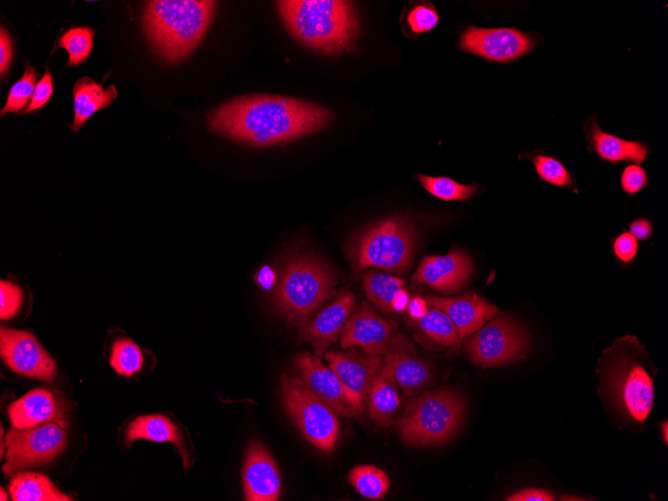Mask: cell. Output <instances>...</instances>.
<instances>
[{"label":"cell","mask_w":668,"mask_h":501,"mask_svg":"<svg viewBox=\"0 0 668 501\" xmlns=\"http://www.w3.org/2000/svg\"><path fill=\"white\" fill-rule=\"evenodd\" d=\"M332 113L290 97L251 95L228 101L208 116V126L235 141L260 147L281 144L325 128Z\"/></svg>","instance_id":"cell-1"},{"label":"cell","mask_w":668,"mask_h":501,"mask_svg":"<svg viewBox=\"0 0 668 501\" xmlns=\"http://www.w3.org/2000/svg\"><path fill=\"white\" fill-rule=\"evenodd\" d=\"M278 13L289 32L303 45L336 54L351 49L359 32L354 6L339 0L278 1Z\"/></svg>","instance_id":"cell-2"},{"label":"cell","mask_w":668,"mask_h":501,"mask_svg":"<svg viewBox=\"0 0 668 501\" xmlns=\"http://www.w3.org/2000/svg\"><path fill=\"white\" fill-rule=\"evenodd\" d=\"M647 352L632 336L619 338L599 360L608 397L624 418L643 424L654 403Z\"/></svg>","instance_id":"cell-3"},{"label":"cell","mask_w":668,"mask_h":501,"mask_svg":"<svg viewBox=\"0 0 668 501\" xmlns=\"http://www.w3.org/2000/svg\"><path fill=\"white\" fill-rule=\"evenodd\" d=\"M215 6L214 1L202 0L147 2L143 24L154 50L170 63L185 59L206 34Z\"/></svg>","instance_id":"cell-4"},{"label":"cell","mask_w":668,"mask_h":501,"mask_svg":"<svg viewBox=\"0 0 668 501\" xmlns=\"http://www.w3.org/2000/svg\"><path fill=\"white\" fill-rule=\"evenodd\" d=\"M463 416L464 402L460 394L444 388L410 400L394 425L406 444L433 446L447 442L459 429Z\"/></svg>","instance_id":"cell-5"},{"label":"cell","mask_w":668,"mask_h":501,"mask_svg":"<svg viewBox=\"0 0 668 501\" xmlns=\"http://www.w3.org/2000/svg\"><path fill=\"white\" fill-rule=\"evenodd\" d=\"M334 285L333 273L322 260L298 256L285 266L274 301L288 321L299 326L333 295Z\"/></svg>","instance_id":"cell-6"},{"label":"cell","mask_w":668,"mask_h":501,"mask_svg":"<svg viewBox=\"0 0 668 501\" xmlns=\"http://www.w3.org/2000/svg\"><path fill=\"white\" fill-rule=\"evenodd\" d=\"M416 233L401 217H390L363 232L352 244L351 260L356 270L379 267L405 271L414 254Z\"/></svg>","instance_id":"cell-7"},{"label":"cell","mask_w":668,"mask_h":501,"mask_svg":"<svg viewBox=\"0 0 668 501\" xmlns=\"http://www.w3.org/2000/svg\"><path fill=\"white\" fill-rule=\"evenodd\" d=\"M280 391L287 414L305 439L331 453L339 433L337 413L300 378L283 375Z\"/></svg>","instance_id":"cell-8"},{"label":"cell","mask_w":668,"mask_h":501,"mask_svg":"<svg viewBox=\"0 0 668 501\" xmlns=\"http://www.w3.org/2000/svg\"><path fill=\"white\" fill-rule=\"evenodd\" d=\"M64 419L30 428H10L6 434V476L47 464L66 447L68 423Z\"/></svg>","instance_id":"cell-9"},{"label":"cell","mask_w":668,"mask_h":501,"mask_svg":"<svg viewBox=\"0 0 668 501\" xmlns=\"http://www.w3.org/2000/svg\"><path fill=\"white\" fill-rule=\"evenodd\" d=\"M464 344L474 364L493 367L523 357L529 348V337L516 318L502 313L467 336Z\"/></svg>","instance_id":"cell-10"},{"label":"cell","mask_w":668,"mask_h":501,"mask_svg":"<svg viewBox=\"0 0 668 501\" xmlns=\"http://www.w3.org/2000/svg\"><path fill=\"white\" fill-rule=\"evenodd\" d=\"M538 41L514 28H481L469 26L459 39V49L494 62L514 61L530 51Z\"/></svg>","instance_id":"cell-11"},{"label":"cell","mask_w":668,"mask_h":501,"mask_svg":"<svg viewBox=\"0 0 668 501\" xmlns=\"http://www.w3.org/2000/svg\"><path fill=\"white\" fill-rule=\"evenodd\" d=\"M0 353L4 363L17 374L46 382L56 375L54 360L29 332L2 327Z\"/></svg>","instance_id":"cell-12"},{"label":"cell","mask_w":668,"mask_h":501,"mask_svg":"<svg viewBox=\"0 0 668 501\" xmlns=\"http://www.w3.org/2000/svg\"><path fill=\"white\" fill-rule=\"evenodd\" d=\"M329 367L338 376L352 405L359 412L368 404L373 382L384 363V358L363 355L354 350H330L325 354Z\"/></svg>","instance_id":"cell-13"},{"label":"cell","mask_w":668,"mask_h":501,"mask_svg":"<svg viewBox=\"0 0 668 501\" xmlns=\"http://www.w3.org/2000/svg\"><path fill=\"white\" fill-rule=\"evenodd\" d=\"M396 324L382 318L367 303H362L346 321L341 333L343 348L359 346L369 355L385 354Z\"/></svg>","instance_id":"cell-14"},{"label":"cell","mask_w":668,"mask_h":501,"mask_svg":"<svg viewBox=\"0 0 668 501\" xmlns=\"http://www.w3.org/2000/svg\"><path fill=\"white\" fill-rule=\"evenodd\" d=\"M473 274L471 258L463 251L452 250L446 255L426 256L417 268L413 282L426 284L442 293L461 290Z\"/></svg>","instance_id":"cell-15"},{"label":"cell","mask_w":668,"mask_h":501,"mask_svg":"<svg viewBox=\"0 0 668 501\" xmlns=\"http://www.w3.org/2000/svg\"><path fill=\"white\" fill-rule=\"evenodd\" d=\"M294 366L299 378L337 414L353 417L359 412L352 405L338 376L326 367L316 355L309 352L298 354Z\"/></svg>","instance_id":"cell-16"},{"label":"cell","mask_w":668,"mask_h":501,"mask_svg":"<svg viewBox=\"0 0 668 501\" xmlns=\"http://www.w3.org/2000/svg\"><path fill=\"white\" fill-rule=\"evenodd\" d=\"M243 490L247 501H276L281 492L278 467L261 443L251 442L243 463Z\"/></svg>","instance_id":"cell-17"},{"label":"cell","mask_w":668,"mask_h":501,"mask_svg":"<svg viewBox=\"0 0 668 501\" xmlns=\"http://www.w3.org/2000/svg\"><path fill=\"white\" fill-rule=\"evenodd\" d=\"M384 355V364L405 397L416 395L431 381L430 366L416 354L414 346L404 335L392 337Z\"/></svg>","instance_id":"cell-18"},{"label":"cell","mask_w":668,"mask_h":501,"mask_svg":"<svg viewBox=\"0 0 668 501\" xmlns=\"http://www.w3.org/2000/svg\"><path fill=\"white\" fill-rule=\"evenodd\" d=\"M68 408L62 394L36 388L12 402L7 410L12 426L23 429L64 419Z\"/></svg>","instance_id":"cell-19"},{"label":"cell","mask_w":668,"mask_h":501,"mask_svg":"<svg viewBox=\"0 0 668 501\" xmlns=\"http://www.w3.org/2000/svg\"><path fill=\"white\" fill-rule=\"evenodd\" d=\"M425 301L428 306L438 308L449 316L461 340L478 330L498 312L495 305L475 292L452 298L427 294Z\"/></svg>","instance_id":"cell-20"},{"label":"cell","mask_w":668,"mask_h":501,"mask_svg":"<svg viewBox=\"0 0 668 501\" xmlns=\"http://www.w3.org/2000/svg\"><path fill=\"white\" fill-rule=\"evenodd\" d=\"M355 299L352 293L344 292L325 307L315 318L299 325L300 337L310 343L315 355H323L325 349L336 340L353 310Z\"/></svg>","instance_id":"cell-21"},{"label":"cell","mask_w":668,"mask_h":501,"mask_svg":"<svg viewBox=\"0 0 668 501\" xmlns=\"http://www.w3.org/2000/svg\"><path fill=\"white\" fill-rule=\"evenodd\" d=\"M588 149L609 163L632 161L640 165L648 156L647 145L637 140H627L603 131L596 116L589 118L584 125Z\"/></svg>","instance_id":"cell-22"},{"label":"cell","mask_w":668,"mask_h":501,"mask_svg":"<svg viewBox=\"0 0 668 501\" xmlns=\"http://www.w3.org/2000/svg\"><path fill=\"white\" fill-rule=\"evenodd\" d=\"M137 439L154 442H170L175 445L183 459L185 469L189 466V454L183 434L176 424L162 414H151L136 417L127 426L125 443L130 446Z\"/></svg>","instance_id":"cell-23"},{"label":"cell","mask_w":668,"mask_h":501,"mask_svg":"<svg viewBox=\"0 0 668 501\" xmlns=\"http://www.w3.org/2000/svg\"><path fill=\"white\" fill-rule=\"evenodd\" d=\"M116 97L114 85L104 89L102 84L88 77L79 79L73 87L74 120L71 129L77 131L95 112L111 105Z\"/></svg>","instance_id":"cell-24"},{"label":"cell","mask_w":668,"mask_h":501,"mask_svg":"<svg viewBox=\"0 0 668 501\" xmlns=\"http://www.w3.org/2000/svg\"><path fill=\"white\" fill-rule=\"evenodd\" d=\"M400 404L401 398L395 379L383 363L370 390L369 414L378 425L387 427L392 423Z\"/></svg>","instance_id":"cell-25"},{"label":"cell","mask_w":668,"mask_h":501,"mask_svg":"<svg viewBox=\"0 0 668 501\" xmlns=\"http://www.w3.org/2000/svg\"><path fill=\"white\" fill-rule=\"evenodd\" d=\"M13 501H71L45 475L35 472L19 473L8 486Z\"/></svg>","instance_id":"cell-26"},{"label":"cell","mask_w":668,"mask_h":501,"mask_svg":"<svg viewBox=\"0 0 668 501\" xmlns=\"http://www.w3.org/2000/svg\"><path fill=\"white\" fill-rule=\"evenodd\" d=\"M403 283L402 279L375 271H369L363 276L367 298L386 314L393 311V300Z\"/></svg>","instance_id":"cell-27"},{"label":"cell","mask_w":668,"mask_h":501,"mask_svg":"<svg viewBox=\"0 0 668 501\" xmlns=\"http://www.w3.org/2000/svg\"><path fill=\"white\" fill-rule=\"evenodd\" d=\"M350 483L364 497L382 499L390 487L387 473L373 465H359L350 470Z\"/></svg>","instance_id":"cell-28"},{"label":"cell","mask_w":668,"mask_h":501,"mask_svg":"<svg viewBox=\"0 0 668 501\" xmlns=\"http://www.w3.org/2000/svg\"><path fill=\"white\" fill-rule=\"evenodd\" d=\"M417 324L430 338L443 346L459 347L460 336L449 316L442 310L431 307Z\"/></svg>","instance_id":"cell-29"},{"label":"cell","mask_w":668,"mask_h":501,"mask_svg":"<svg viewBox=\"0 0 668 501\" xmlns=\"http://www.w3.org/2000/svg\"><path fill=\"white\" fill-rule=\"evenodd\" d=\"M143 360L139 346L129 338H119L113 342L109 361L118 374L130 377L138 373Z\"/></svg>","instance_id":"cell-30"},{"label":"cell","mask_w":668,"mask_h":501,"mask_svg":"<svg viewBox=\"0 0 668 501\" xmlns=\"http://www.w3.org/2000/svg\"><path fill=\"white\" fill-rule=\"evenodd\" d=\"M95 31L90 27H75L62 34L57 46L68 53L67 67L84 62L92 49Z\"/></svg>","instance_id":"cell-31"},{"label":"cell","mask_w":668,"mask_h":501,"mask_svg":"<svg viewBox=\"0 0 668 501\" xmlns=\"http://www.w3.org/2000/svg\"><path fill=\"white\" fill-rule=\"evenodd\" d=\"M417 177L431 195L445 201L466 200L478 191V186L475 184L463 185L449 177H431L422 174Z\"/></svg>","instance_id":"cell-32"},{"label":"cell","mask_w":668,"mask_h":501,"mask_svg":"<svg viewBox=\"0 0 668 501\" xmlns=\"http://www.w3.org/2000/svg\"><path fill=\"white\" fill-rule=\"evenodd\" d=\"M525 158L533 163L538 176L543 181L558 187L570 188L577 192V190L573 188L574 184L570 173L556 158L544 153L536 152L526 154Z\"/></svg>","instance_id":"cell-33"},{"label":"cell","mask_w":668,"mask_h":501,"mask_svg":"<svg viewBox=\"0 0 668 501\" xmlns=\"http://www.w3.org/2000/svg\"><path fill=\"white\" fill-rule=\"evenodd\" d=\"M37 74L34 68L28 65L22 77L10 88L7 101L1 115L8 112H18L26 107L27 103L32 97L34 88L36 86Z\"/></svg>","instance_id":"cell-34"},{"label":"cell","mask_w":668,"mask_h":501,"mask_svg":"<svg viewBox=\"0 0 668 501\" xmlns=\"http://www.w3.org/2000/svg\"><path fill=\"white\" fill-rule=\"evenodd\" d=\"M23 303V291L15 283L2 280L0 283V317L10 319L15 317Z\"/></svg>","instance_id":"cell-35"},{"label":"cell","mask_w":668,"mask_h":501,"mask_svg":"<svg viewBox=\"0 0 668 501\" xmlns=\"http://www.w3.org/2000/svg\"><path fill=\"white\" fill-rule=\"evenodd\" d=\"M439 21V15L431 5H417L407 16L411 30L421 34L432 30Z\"/></svg>","instance_id":"cell-36"},{"label":"cell","mask_w":668,"mask_h":501,"mask_svg":"<svg viewBox=\"0 0 668 501\" xmlns=\"http://www.w3.org/2000/svg\"><path fill=\"white\" fill-rule=\"evenodd\" d=\"M620 184L625 193L637 194L648 185L647 174L640 165L629 164L621 174Z\"/></svg>","instance_id":"cell-37"},{"label":"cell","mask_w":668,"mask_h":501,"mask_svg":"<svg viewBox=\"0 0 668 501\" xmlns=\"http://www.w3.org/2000/svg\"><path fill=\"white\" fill-rule=\"evenodd\" d=\"M53 94V78L48 69L45 70L42 78L36 83L32 97L26 109L19 115L26 114L42 108Z\"/></svg>","instance_id":"cell-38"},{"label":"cell","mask_w":668,"mask_h":501,"mask_svg":"<svg viewBox=\"0 0 668 501\" xmlns=\"http://www.w3.org/2000/svg\"><path fill=\"white\" fill-rule=\"evenodd\" d=\"M613 250L616 257L622 262H630L637 254V239L629 232H624L615 239Z\"/></svg>","instance_id":"cell-39"},{"label":"cell","mask_w":668,"mask_h":501,"mask_svg":"<svg viewBox=\"0 0 668 501\" xmlns=\"http://www.w3.org/2000/svg\"><path fill=\"white\" fill-rule=\"evenodd\" d=\"M13 56V45L7 30H0V73L1 77L7 73Z\"/></svg>","instance_id":"cell-40"},{"label":"cell","mask_w":668,"mask_h":501,"mask_svg":"<svg viewBox=\"0 0 668 501\" xmlns=\"http://www.w3.org/2000/svg\"><path fill=\"white\" fill-rule=\"evenodd\" d=\"M506 500L509 501H552L554 500V497L552 494L547 492L546 490L542 489H525L521 490L519 492H516L509 497H507Z\"/></svg>","instance_id":"cell-41"},{"label":"cell","mask_w":668,"mask_h":501,"mask_svg":"<svg viewBox=\"0 0 668 501\" xmlns=\"http://www.w3.org/2000/svg\"><path fill=\"white\" fill-rule=\"evenodd\" d=\"M653 228L646 218H637L629 226V233L638 240H646L652 234Z\"/></svg>","instance_id":"cell-42"},{"label":"cell","mask_w":668,"mask_h":501,"mask_svg":"<svg viewBox=\"0 0 668 501\" xmlns=\"http://www.w3.org/2000/svg\"><path fill=\"white\" fill-rule=\"evenodd\" d=\"M427 307L428 305L425 299L420 297H415L408 303L407 306L408 314L410 315L411 318L418 320L425 315V313L428 310Z\"/></svg>","instance_id":"cell-43"},{"label":"cell","mask_w":668,"mask_h":501,"mask_svg":"<svg viewBox=\"0 0 668 501\" xmlns=\"http://www.w3.org/2000/svg\"><path fill=\"white\" fill-rule=\"evenodd\" d=\"M408 303L409 294L401 288L393 300L392 309L393 311H403L408 306Z\"/></svg>","instance_id":"cell-44"},{"label":"cell","mask_w":668,"mask_h":501,"mask_svg":"<svg viewBox=\"0 0 668 501\" xmlns=\"http://www.w3.org/2000/svg\"><path fill=\"white\" fill-rule=\"evenodd\" d=\"M0 494H1L0 495V500H2V501H5V500L7 501L8 500V496L6 494V491L2 487L0 488Z\"/></svg>","instance_id":"cell-45"},{"label":"cell","mask_w":668,"mask_h":501,"mask_svg":"<svg viewBox=\"0 0 668 501\" xmlns=\"http://www.w3.org/2000/svg\"><path fill=\"white\" fill-rule=\"evenodd\" d=\"M663 425H664V426H663V429H664V433H663L664 441L667 443V421H664Z\"/></svg>","instance_id":"cell-46"}]
</instances>
